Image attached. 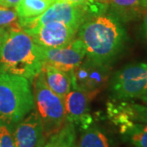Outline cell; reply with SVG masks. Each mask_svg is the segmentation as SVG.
<instances>
[{
	"label": "cell",
	"instance_id": "1",
	"mask_svg": "<svg viewBox=\"0 0 147 147\" xmlns=\"http://www.w3.org/2000/svg\"><path fill=\"white\" fill-rule=\"evenodd\" d=\"M78 32L87 57L109 66L120 56L127 41L123 22L108 11L84 22Z\"/></svg>",
	"mask_w": 147,
	"mask_h": 147
},
{
	"label": "cell",
	"instance_id": "2",
	"mask_svg": "<svg viewBox=\"0 0 147 147\" xmlns=\"http://www.w3.org/2000/svg\"><path fill=\"white\" fill-rule=\"evenodd\" d=\"M44 63L40 46L21 30L18 21L11 26L1 52L0 74L18 75L32 82Z\"/></svg>",
	"mask_w": 147,
	"mask_h": 147
},
{
	"label": "cell",
	"instance_id": "3",
	"mask_svg": "<svg viewBox=\"0 0 147 147\" xmlns=\"http://www.w3.org/2000/svg\"><path fill=\"white\" fill-rule=\"evenodd\" d=\"M30 83L21 76L0 74V123L11 130L34 108Z\"/></svg>",
	"mask_w": 147,
	"mask_h": 147
},
{
	"label": "cell",
	"instance_id": "4",
	"mask_svg": "<svg viewBox=\"0 0 147 147\" xmlns=\"http://www.w3.org/2000/svg\"><path fill=\"white\" fill-rule=\"evenodd\" d=\"M34 80V108L48 138L60 131L66 123L64 100L48 88L42 71Z\"/></svg>",
	"mask_w": 147,
	"mask_h": 147
},
{
	"label": "cell",
	"instance_id": "5",
	"mask_svg": "<svg viewBox=\"0 0 147 147\" xmlns=\"http://www.w3.org/2000/svg\"><path fill=\"white\" fill-rule=\"evenodd\" d=\"M100 7L95 0L86 4H73L64 0H57L42 15L19 26L24 30L39 26L51 21H59L79 30L84 22L100 15Z\"/></svg>",
	"mask_w": 147,
	"mask_h": 147
},
{
	"label": "cell",
	"instance_id": "6",
	"mask_svg": "<svg viewBox=\"0 0 147 147\" xmlns=\"http://www.w3.org/2000/svg\"><path fill=\"white\" fill-rule=\"evenodd\" d=\"M110 88L116 100H131L147 95V63H133L114 74Z\"/></svg>",
	"mask_w": 147,
	"mask_h": 147
},
{
	"label": "cell",
	"instance_id": "7",
	"mask_svg": "<svg viewBox=\"0 0 147 147\" xmlns=\"http://www.w3.org/2000/svg\"><path fill=\"white\" fill-rule=\"evenodd\" d=\"M111 66L85 57L70 72L71 88L82 92H100L110 78Z\"/></svg>",
	"mask_w": 147,
	"mask_h": 147
},
{
	"label": "cell",
	"instance_id": "8",
	"mask_svg": "<svg viewBox=\"0 0 147 147\" xmlns=\"http://www.w3.org/2000/svg\"><path fill=\"white\" fill-rule=\"evenodd\" d=\"M22 30L31 37L35 43L48 48L60 47L68 44L75 38L78 32L77 30L59 21H51Z\"/></svg>",
	"mask_w": 147,
	"mask_h": 147
},
{
	"label": "cell",
	"instance_id": "9",
	"mask_svg": "<svg viewBox=\"0 0 147 147\" xmlns=\"http://www.w3.org/2000/svg\"><path fill=\"white\" fill-rule=\"evenodd\" d=\"M40 49L46 63L68 73L86 57L84 43L78 37L62 47L48 48L40 46Z\"/></svg>",
	"mask_w": 147,
	"mask_h": 147
},
{
	"label": "cell",
	"instance_id": "10",
	"mask_svg": "<svg viewBox=\"0 0 147 147\" xmlns=\"http://www.w3.org/2000/svg\"><path fill=\"white\" fill-rule=\"evenodd\" d=\"M11 132L15 147H43L47 140L35 108L13 127Z\"/></svg>",
	"mask_w": 147,
	"mask_h": 147
},
{
	"label": "cell",
	"instance_id": "11",
	"mask_svg": "<svg viewBox=\"0 0 147 147\" xmlns=\"http://www.w3.org/2000/svg\"><path fill=\"white\" fill-rule=\"evenodd\" d=\"M100 92H82L77 90L69 91L64 99L66 121L74 124H81L84 129L92 123L88 114L91 101Z\"/></svg>",
	"mask_w": 147,
	"mask_h": 147
},
{
	"label": "cell",
	"instance_id": "12",
	"mask_svg": "<svg viewBox=\"0 0 147 147\" xmlns=\"http://www.w3.org/2000/svg\"><path fill=\"white\" fill-rule=\"evenodd\" d=\"M107 11L121 22H129L141 18L147 7V0H103Z\"/></svg>",
	"mask_w": 147,
	"mask_h": 147
},
{
	"label": "cell",
	"instance_id": "13",
	"mask_svg": "<svg viewBox=\"0 0 147 147\" xmlns=\"http://www.w3.org/2000/svg\"><path fill=\"white\" fill-rule=\"evenodd\" d=\"M42 73L48 88L64 100L71 88L69 73L46 62L42 65Z\"/></svg>",
	"mask_w": 147,
	"mask_h": 147
},
{
	"label": "cell",
	"instance_id": "14",
	"mask_svg": "<svg viewBox=\"0 0 147 147\" xmlns=\"http://www.w3.org/2000/svg\"><path fill=\"white\" fill-rule=\"evenodd\" d=\"M57 1V0H21L16 7L19 26H21L42 15Z\"/></svg>",
	"mask_w": 147,
	"mask_h": 147
},
{
	"label": "cell",
	"instance_id": "15",
	"mask_svg": "<svg viewBox=\"0 0 147 147\" xmlns=\"http://www.w3.org/2000/svg\"><path fill=\"white\" fill-rule=\"evenodd\" d=\"M43 147H78L74 124L66 121L60 131L48 137Z\"/></svg>",
	"mask_w": 147,
	"mask_h": 147
},
{
	"label": "cell",
	"instance_id": "16",
	"mask_svg": "<svg viewBox=\"0 0 147 147\" xmlns=\"http://www.w3.org/2000/svg\"><path fill=\"white\" fill-rule=\"evenodd\" d=\"M78 147H111L110 139L100 127L90 125L84 129Z\"/></svg>",
	"mask_w": 147,
	"mask_h": 147
},
{
	"label": "cell",
	"instance_id": "17",
	"mask_svg": "<svg viewBox=\"0 0 147 147\" xmlns=\"http://www.w3.org/2000/svg\"><path fill=\"white\" fill-rule=\"evenodd\" d=\"M124 139L135 147H147V124L131 122L120 127Z\"/></svg>",
	"mask_w": 147,
	"mask_h": 147
},
{
	"label": "cell",
	"instance_id": "18",
	"mask_svg": "<svg viewBox=\"0 0 147 147\" xmlns=\"http://www.w3.org/2000/svg\"><path fill=\"white\" fill-rule=\"evenodd\" d=\"M124 110L132 122L147 124V106L134 102H122Z\"/></svg>",
	"mask_w": 147,
	"mask_h": 147
},
{
	"label": "cell",
	"instance_id": "19",
	"mask_svg": "<svg viewBox=\"0 0 147 147\" xmlns=\"http://www.w3.org/2000/svg\"><path fill=\"white\" fill-rule=\"evenodd\" d=\"M18 21V15L13 7L0 6V27H10Z\"/></svg>",
	"mask_w": 147,
	"mask_h": 147
},
{
	"label": "cell",
	"instance_id": "20",
	"mask_svg": "<svg viewBox=\"0 0 147 147\" xmlns=\"http://www.w3.org/2000/svg\"><path fill=\"white\" fill-rule=\"evenodd\" d=\"M0 147H15L11 129L0 123Z\"/></svg>",
	"mask_w": 147,
	"mask_h": 147
},
{
	"label": "cell",
	"instance_id": "21",
	"mask_svg": "<svg viewBox=\"0 0 147 147\" xmlns=\"http://www.w3.org/2000/svg\"><path fill=\"white\" fill-rule=\"evenodd\" d=\"M142 26H141V31H142V35L145 42L147 45V7L144 11L143 15L142 16Z\"/></svg>",
	"mask_w": 147,
	"mask_h": 147
},
{
	"label": "cell",
	"instance_id": "22",
	"mask_svg": "<svg viewBox=\"0 0 147 147\" xmlns=\"http://www.w3.org/2000/svg\"><path fill=\"white\" fill-rule=\"evenodd\" d=\"M8 28L9 27H0V56H1L3 43L5 42L6 38L8 34Z\"/></svg>",
	"mask_w": 147,
	"mask_h": 147
},
{
	"label": "cell",
	"instance_id": "23",
	"mask_svg": "<svg viewBox=\"0 0 147 147\" xmlns=\"http://www.w3.org/2000/svg\"><path fill=\"white\" fill-rule=\"evenodd\" d=\"M21 0H0V6L6 7H16Z\"/></svg>",
	"mask_w": 147,
	"mask_h": 147
},
{
	"label": "cell",
	"instance_id": "24",
	"mask_svg": "<svg viewBox=\"0 0 147 147\" xmlns=\"http://www.w3.org/2000/svg\"><path fill=\"white\" fill-rule=\"evenodd\" d=\"M64 1H66L69 3H73V4H86L92 0H64Z\"/></svg>",
	"mask_w": 147,
	"mask_h": 147
},
{
	"label": "cell",
	"instance_id": "25",
	"mask_svg": "<svg viewBox=\"0 0 147 147\" xmlns=\"http://www.w3.org/2000/svg\"><path fill=\"white\" fill-rule=\"evenodd\" d=\"M140 99H141V100H142L147 106V95H146V96H142Z\"/></svg>",
	"mask_w": 147,
	"mask_h": 147
}]
</instances>
